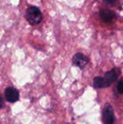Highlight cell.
Segmentation results:
<instances>
[{"mask_svg": "<svg viewBox=\"0 0 123 124\" xmlns=\"http://www.w3.org/2000/svg\"><path fill=\"white\" fill-rule=\"evenodd\" d=\"M25 17L30 25H36L41 22L43 15L39 8L36 6H30L26 10Z\"/></svg>", "mask_w": 123, "mask_h": 124, "instance_id": "obj_1", "label": "cell"}, {"mask_svg": "<svg viewBox=\"0 0 123 124\" xmlns=\"http://www.w3.org/2000/svg\"><path fill=\"white\" fill-rule=\"evenodd\" d=\"M102 119L104 124H113L115 122L114 110L111 105L107 104L104 106L102 114Z\"/></svg>", "mask_w": 123, "mask_h": 124, "instance_id": "obj_2", "label": "cell"}, {"mask_svg": "<svg viewBox=\"0 0 123 124\" xmlns=\"http://www.w3.org/2000/svg\"><path fill=\"white\" fill-rule=\"evenodd\" d=\"M4 96L7 102L14 103L19 100L20 94L17 89L12 86L7 87L4 91Z\"/></svg>", "mask_w": 123, "mask_h": 124, "instance_id": "obj_3", "label": "cell"}, {"mask_svg": "<svg viewBox=\"0 0 123 124\" xmlns=\"http://www.w3.org/2000/svg\"><path fill=\"white\" fill-rule=\"evenodd\" d=\"M88 62V58L82 53H76L72 57V63L75 66L81 69L84 68L87 65Z\"/></svg>", "mask_w": 123, "mask_h": 124, "instance_id": "obj_4", "label": "cell"}, {"mask_svg": "<svg viewBox=\"0 0 123 124\" xmlns=\"http://www.w3.org/2000/svg\"><path fill=\"white\" fill-rule=\"evenodd\" d=\"M100 17L102 19V20L105 23H112L116 17L115 12L111 9H102L100 10Z\"/></svg>", "mask_w": 123, "mask_h": 124, "instance_id": "obj_5", "label": "cell"}, {"mask_svg": "<svg viewBox=\"0 0 123 124\" xmlns=\"http://www.w3.org/2000/svg\"><path fill=\"white\" fill-rule=\"evenodd\" d=\"M94 86L96 89H103V88H107L111 85V84L105 78H101V77H96L94 79L93 81Z\"/></svg>", "mask_w": 123, "mask_h": 124, "instance_id": "obj_6", "label": "cell"}, {"mask_svg": "<svg viewBox=\"0 0 123 124\" xmlns=\"http://www.w3.org/2000/svg\"><path fill=\"white\" fill-rule=\"evenodd\" d=\"M120 72L118 71L117 69H112L110 71H108L105 73L104 75V78L110 83L112 84V82H114L118 77Z\"/></svg>", "mask_w": 123, "mask_h": 124, "instance_id": "obj_7", "label": "cell"}, {"mask_svg": "<svg viewBox=\"0 0 123 124\" xmlns=\"http://www.w3.org/2000/svg\"><path fill=\"white\" fill-rule=\"evenodd\" d=\"M117 90L120 94H123V79H122L117 84Z\"/></svg>", "mask_w": 123, "mask_h": 124, "instance_id": "obj_8", "label": "cell"}, {"mask_svg": "<svg viewBox=\"0 0 123 124\" xmlns=\"http://www.w3.org/2000/svg\"><path fill=\"white\" fill-rule=\"evenodd\" d=\"M3 106H4V102H3V99L0 94V110L3 108Z\"/></svg>", "mask_w": 123, "mask_h": 124, "instance_id": "obj_9", "label": "cell"}, {"mask_svg": "<svg viewBox=\"0 0 123 124\" xmlns=\"http://www.w3.org/2000/svg\"><path fill=\"white\" fill-rule=\"evenodd\" d=\"M104 1H106V2H107V3H114V2H115L117 0H104Z\"/></svg>", "mask_w": 123, "mask_h": 124, "instance_id": "obj_10", "label": "cell"}]
</instances>
